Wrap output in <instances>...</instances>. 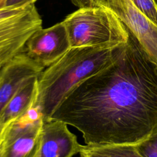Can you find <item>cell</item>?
I'll return each instance as SVG.
<instances>
[{"label": "cell", "mask_w": 157, "mask_h": 157, "mask_svg": "<svg viewBox=\"0 0 157 157\" xmlns=\"http://www.w3.org/2000/svg\"><path fill=\"white\" fill-rule=\"evenodd\" d=\"M127 30L115 60L77 85L49 119L75 128L86 145H136L157 128V63Z\"/></svg>", "instance_id": "1"}, {"label": "cell", "mask_w": 157, "mask_h": 157, "mask_svg": "<svg viewBox=\"0 0 157 157\" xmlns=\"http://www.w3.org/2000/svg\"><path fill=\"white\" fill-rule=\"evenodd\" d=\"M125 44L71 47L44 69L37 79V105L48 121L66 96L80 83L112 63Z\"/></svg>", "instance_id": "2"}, {"label": "cell", "mask_w": 157, "mask_h": 157, "mask_svg": "<svg viewBox=\"0 0 157 157\" xmlns=\"http://www.w3.org/2000/svg\"><path fill=\"white\" fill-rule=\"evenodd\" d=\"M71 47L117 45L128 42L126 27L103 7H80L63 21Z\"/></svg>", "instance_id": "3"}, {"label": "cell", "mask_w": 157, "mask_h": 157, "mask_svg": "<svg viewBox=\"0 0 157 157\" xmlns=\"http://www.w3.org/2000/svg\"><path fill=\"white\" fill-rule=\"evenodd\" d=\"M42 23L34 4L0 9V64L4 66L23 52L26 41L42 28Z\"/></svg>", "instance_id": "4"}, {"label": "cell", "mask_w": 157, "mask_h": 157, "mask_svg": "<svg viewBox=\"0 0 157 157\" xmlns=\"http://www.w3.org/2000/svg\"><path fill=\"white\" fill-rule=\"evenodd\" d=\"M90 6L103 7L112 11L157 63V25L141 12L131 0H90Z\"/></svg>", "instance_id": "5"}, {"label": "cell", "mask_w": 157, "mask_h": 157, "mask_svg": "<svg viewBox=\"0 0 157 157\" xmlns=\"http://www.w3.org/2000/svg\"><path fill=\"white\" fill-rule=\"evenodd\" d=\"M70 48L67 32L62 21L36 31L26 41L23 52L45 68L60 58Z\"/></svg>", "instance_id": "6"}, {"label": "cell", "mask_w": 157, "mask_h": 157, "mask_svg": "<svg viewBox=\"0 0 157 157\" xmlns=\"http://www.w3.org/2000/svg\"><path fill=\"white\" fill-rule=\"evenodd\" d=\"M44 69L24 52L6 63L0 69V113L19 89Z\"/></svg>", "instance_id": "7"}, {"label": "cell", "mask_w": 157, "mask_h": 157, "mask_svg": "<svg viewBox=\"0 0 157 157\" xmlns=\"http://www.w3.org/2000/svg\"><path fill=\"white\" fill-rule=\"evenodd\" d=\"M40 142V157H72L80 153L83 147L67 124L60 120L44 122Z\"/></svg>", "instance_id": "8"}, {"label": "cell", "mask_w": 157, "mask_h": 157, "mask_svg": "<svg viewBox=\"0 0 157 157\" xmlns=\"http://www.w3.org/2000/svg\"><path fill=\"white\" fill-rule=\"evenodd\" d=\"M38 78L30 79L12 96L0 113L1 124H10L35 105Z\"/></svg>", "instance_id": "9"}, {"label": "cell", "mask_w": 157, "mask_h": 157, "mask_svg": "<svg viewBox=\"0 0 157 157\" xmlns=\"http://www.w3.org/2000/svg\"><path fill=\"white\" fill-rule=\"evenodd\" d=\"M44 122V117L39 107L34 105L25 114L7 126L1 147L12 142L25 134L41 129Z\"/></svg>", "instance_id": "10"}, {"label": "cell", "mask_w": 157, "mask_h": 157, "mask_svg": "<svg viewBox=\"0 0 157 157\" xmlns=\"http://www.w3.org/2000/svg\"><path fill=\"white\" fill-rule=\"evenodd\" d=\"M40 131L29 132L1 147L0 157H40Z\"/></svg>", "instance_id": "11"}, {"label": "cell", "mask_w": 157, "mask_h": 157, "mask_svg": "<svg viewBox=\"0 0 157 157\" xmlns=\"http://www.w3.org/2000/svg\"><path fill=\"white\" fill-rule=\"evenodd\" d=\"M85 147L98 157H143L137 151L134 145H90Z\"/></svg>", "instance_id": "12"}, {"label": "cell", "mask_w": 157, "mask_h": 157, "mask_svg": "<svg viewBox=\"0 0 157 157\" xmlns=\"http://www.w3.org/2000/svg\"><path fill=\"white\" fill-rule=\"evenodd\" d=\"M134 146L143 157H157V128L145 140Z\"/></svg>", "instance_id": "13"}, {"label": "cell", "mask_w": 157, "mask_h": 157, "mask_svg": "<svg viewBox=\"0 0 157 157\" xmlns=\"http://www.w3.org/2000/svg\"><path fill=\"white\" fill-rule=\"evenodd\" d=\"M135 6L157 25V4L155 0H131Z\"/></svg>", "instance_id": "14"}, {"label": "cell", "mask_w": 157, "mask_h": 157, "mask_svg": "<svg viewBox=\"0 0 157 157\" xmlns=\"http://www.w3.org/2000/svg\"><path fill=\"white\" fill-rule=\"evenodd\" d=\"M37 0H6L2 8H15L34 4Z\"/></svg>", "instance_id": "15"}, {"label": "cell", "mask_w": 157, "mask_h": 157, "mask_svg": "<svg viewBox=\"0 0 157 157\" xmlns=\"http://www.w3.org/2000/svg\"><path fill=\"white\" fill-rule=\"evenodd\" d=\"M71 1L74 4H75V6H77L79 7H90V0H71Z\"/></svg>", "instance_id": "16"}, {"label": "cell", "mask_w": 157, "mask_h": 157, "mask_svg": "<svg viewBox=\"0 0 157 157\" xmlns=\"http://www.w3.org/2000/svg\"><path fill=\"white\" fill-rule=\"evenodd\" d=\"M79 154L81 157H98L94 154L90 152L88 150H86L85 147V145H83L82 148Z\"/></svg>", "instance_id": "17"}, {"label": "cell", "mask_w": 157, "mask_h": 157, "mask_svg": "<svg viewBox=\"0 0 157 157\" xmlns=\"http://www.w3.org/2000/svg\"><path fill=\"white\" fill-rule=\"evenodd\" d=\"M8 124H0V151H1V144H2V141L3 139V135L4 132L5 131V129Z\"/></svg>", "instance_id": "18"}, {"label": "cell", "mask_w": 157, "mask_h": 157, "mask_svg": "<svg viewBox=\"0 0 157 157\" xmlns=\"http://www.w3.org/2000/svg\"><path fill=\"white\" fill-rule=\"evenodd\" d=\"M6 0H0V9H2Z\"/></svg>", "instance_id": "19"}, {"label": "cell", "mask_w": 157, "mask_h": 157, "mask_svg": "<svg viewBox=\"0 0 157 157\" xmlns=\"http://www.w3.org/2000/svg\"><path fill=\"white\" fill-rule=\"evenodd\" d=\"M2 66H3V65H2L1 64H0V69H1V68Z\"/></svg>", "instance_id": "20"}, {"label": "cell", "mask_w": 157, "mask_h": 157, "mask_svg": "<svg viewBox=\"0 0 157 157\" xmlns=\"http://www.w3.org/2000/svg\"><path fill=\"white\" fill-rule=\"evenodd\" d=\"M156 1H157V0H156Z\"/></svg>", "instance_id": "21"}, {"label": "cell", "mask_w": 157, "mask_h": 157, "mask_svg": "<svg viewBox=\"0 0 157 157\" xmlns=\"http://www.w3.org/2000/svg\"><path fill=\"white\" fill-rule=\"evenodd\" d=\"M80 157H81V156H80Z\"/></svg>", "instance_id": "22"}]
</instances>
